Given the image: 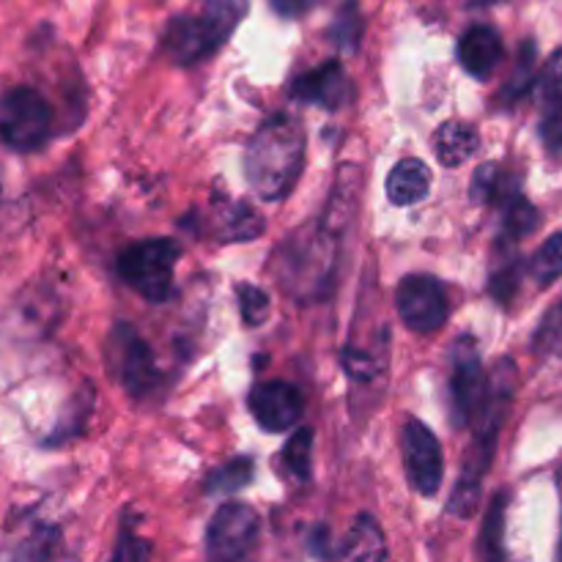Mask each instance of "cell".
<instances>
[{
	"instance_id": "cell-1",
	"label": "cell",
	"mask_w": 562,
	"mask_h": 562,
	"mask_svg": "<svg viewBox=\"0 0 562 562\" xmlns=\"http://www.w3.org/2000/svg\"><path fill=\"white\" fill-rule=\"evenodd\" d=\"M305 162V132L289 115L263 121L245 148V176L263 201H280L296 187Z\"/></svg>"
},
{
	"instance_id": "cell-2",
	"label": "cell",
	"mask_w": 562,
	"mask_h": 562,
	"mask_svg": "<svg viewBox=\"0 0 562 562\" xmlns=\"http://www.w3.org/2000/svg\"><path fill=\"white\" fill-rule=\"evenodd\" d=\"M181 250L173 239H146L126 247L119 258V272L143 300L165 302L173 291V272Z\"/></svg>"
},
{
	"instance_id": "cell-3",
	"label": "cell",
	"mask_w": 562,
	"mask_h": 562,
	"mask_svg": "<svg viewBox=\"0 0 562 562\" xmlns=\"http://www.w3.org/2000/svg\"><path fill=\"white\" fill-rule=\"evenodd\" d=\"M53 130L47 99L31 86H16L0 97V140L14 151H36Z\"/></svg>"
},
{
	"instance_id": "cell-4",
	"label": "cell",
	"mask_w": 562,
	"mask_h": 562,
	"mask_svg": "<svg viewBox=\"0 0 562 562\" xmlns=\"http://www.w3.org/2000/svg\"><path fill=\"white\" fill-rule=\"evenodd\" d=\"M228 38V33L206 11H198V14H179L168 22L162 47L173 64L192 66L217 53Z\"/></svg>"
},
{
	"instance_id": "cell-5",
	"label": "cell",
	"mask_w": 562,
	"mask_h": 562,
	"mask_svg": "<svg viewBox=\"0 0 562 562\" xmlns=\"http://www.w3.org/2000/svg\"><path fill=\"white\" fill-rule=\"evenodd\" d=\"M261 519L245 503H225L212 516L206 530V549L212 562H239L256 543Z\"/></svg>"
},
{
	"instance_id": "cell-6",
	"label": "cell",
	"mask_w": 562,
	"mask_h": 562,
	"mask_svg": "<svg viewBox=\"0 0 562 562\" xmlns=\"http://www.w3.org/2000/svg\"><path fill=\"white\" fill-rule=\"evenodd\" d=\"M401 322L415 333H434L450 316V302L442 283L431 274H409L395 291Z\"/></svg>"
},
{
	"instance_id": "cell-7",
	"label": "cell",
	"mask_w": 562,
	"mask_h": 562,
	"mask_svg": "<svg viewBox=\"0 0 562 562\" xmlns=\"http://www.w3.org/2000/svg\"><path fill=\"white\" fill-rule=\"evenodd\" d=\"M110 360H113L115 371H119L121 384L126 393L140 398L148 395L159 384V368L154 360V351L130 324H119L110 335Z\"/></svg>"
},
{
	"instance_id": "cell-8",
	"label": "cell",
	"mask_w": 562,
	"mask_h": 562,
	"mask_svg": "<svg viewBox=\"0 0 562 562\" xmlns=\"http://www.w3.org/2000/svg\"><path fill=\"white\" fill-rule=\"evenodd\" d=\"M401 445H404V464L409 483L423 497H434L445 477V456L439 439L434 437L426 423L409 420L404 426Z\"/></svg>"
},
{
	"instance_id": "cell-9",
	"label": "cell",
	"mask_w": 562,
	"mask_h": 562,
	"mask_svg": "<svg viewBox=\"0 0 562 562\" xmlns=\"http://www.w3.org/2000/svg\"><path fill=\"white\" fill-rule=\"evenodd\" d=\"M488 379L483 376L481 357H477L472 338L459 340L456 346V366L450 376V398H453L456 426H467L475 420L483 398H486Z\"/></svg>"
},
{
	"instance_id": "cell-10",
	"label": "cell",
	"mask_w": 562,
	"mask_h": 562,
	"mask_svg": "<svg viewBox=\"0 0 562 562\" xmlns=\"http://www.w3.org/2000/svg\"><path fill=\"white\" fill-rule=\"evenodd\" d=\"M250 412L269 434H283L302 417V395L285 382H263L252 387Z\"/></svg>"
},
{
	"instance_id": "cell-11",
	"label": "cell",
	"mask_w": 562,
	"mask_h": 562,
	"mask_svg": "<svg viewBox=\"0 0 562 562\" xmlns=\"http://www.w3.org/2000/svg\"><path fill=\"white\" fill-rule=\"evenodd\" d=\"M291 93H294V99H302V102L322 104L327 110H340L351 99V80L338 60H327V64L296 77Z\"/></svg>"
},
{
	"instance_id": "cell-12",
	"label": "cell",
	"mask_w": 562,
	"mask_h": 562,
	"mask_svg": "<svg viewBox=\"0 0 562 562\" xmlns=\"http://www.w3.org/2000/svg\"><path fill=\"white\" fill-rule=\"evenodd\" d=\"M459 60L472 77L486 80L503 60V38L488 25L470 27L459 42Z\"/></svg>"
},
{
	"instance_id": "cell-13",
	"label": "cell",
	"mask_w": 562,
	"mask_h": 562,
	"mask_svg": "<svg viewBox=\"0 0 562 562\" xmlns=\"http://www.w3.org/2000/svg\"><path fill=\"white\" fill-rule=\"evenodd\" d=\"M212 231L223 241H250L267 231L261 214L241 201H225L214 206Z\"/></svg>"
},
{
	"instance_id": "cell-14",
	"label": "cell",
	"mask_w": 562,
	"mask_h": 562,
	"mask_svg": "<svg viewBox=\"0 0 562 562\" xmlns=\"http://www.w3.org/2000/svg\"><path fill=\"white\" fill-rule=\"evenodd\" d=\"M431 190V170L423 159L406 157L390 170L387 176V198L395 206H412L420 203Z\"/></svg>"
},
{
	"instance_id": "cell-15",
	"label": "cell",
	"mask_w": 562,
	"mask_h": 562,
	"mask_svg": "<svg viewBox=\"0 0 562 562\" xmlns=\"http://www.w3.org/2000/svg\"><path fill=\"white\" fill-rule=\"evenodd\" d=\"M477 146H481V135L467 121H448L437 130L434 137V151L445 168H459L467 159L475 157Z\"/></svg>"
},
{
	"instance_id": "cell-16",
	"label": "cell",
	"mask_w": 562,
	"mask_h": 562,
	"mask_svg": "<svg viewBox=\"0 0 562 562\" xmlns=\"http://www.w3.org/2000/svg\"><path fill=\"white\" fill-rule=\"evenodd\" d=\"M346 562H387V541L373 516L360 514L344 541Z\"/></svg>"
},
{
	"instance_id": "cell-17",
	"label": "cell",
	"mask_w": 562,
	"mask_h": 562,
	"mask_svg": "<svg viewBox=\"0 0 562 562\" xmlns=\"http://www.w3.org/2000/svg\"><path fill=\"white\" fill-rule=\"evenodd\" d=\"M55 543H58V532L53 527L36 525L31 532L14 538L0 549V562H49Z\"/></svg>"
},
{
	"instance_id": "cell-18",
	"label": "cell",
	"mask_w": 562,
	"mask_h": 562,
	"mask_svg": "<svg viewBox=\"0 0 562 562\" xmlns=\"http://www.w3.org/2000/svg\"><path fill=\"white\" fill-rule=\"evenodd\" d=\"M505 494L492 499L481 532V558L483 562H505Z\"/></svg>"
},
{
	"instance_id": "cell-19",
	"label": "cell",
	"mask_w": 562,
	"mask_h": 562,
	"mask_svg": "<svg viewBox=\"0 0 562 562\" xmlns=\"http://www.w3.org/2000/svg\"><path fill=\"white\" fill-rule=\"evenodd\" d=\"M514 195H519L516 190H510L508 179H505L503 170L494 162L477 168L475 179H472V201L475 203H505Z\"/></svg>"
},
{
	"instance_id": "cell-20",
	"label": "cell",
	"mask_w": 562,
	"mask_h": 562,
	"mask_svg": "<svg viewBox=\"0 0 562 562\" xmlns=\"http://www.w3.org/2000/svg\"><path fill=\"white\" fill-rule=\"evenodd\" d=\"M252 475H256V464L250 459H234L214 470L206 481L209 494H234L250 486Z\"/></svg>"
},
{
	"instance_id": "cell-21",
	"label": "cell",
	"mask_w": 562,
	"mask_h": 562,
	"mask_svg": "<svg viewBox=\"0 0 562 562\" xmlns=\"http://www.w3.org/2000/svg\"><path fill=\"white\" fill-rule=\"evenodd\" d=\"M532 88H536V42H525L519 49L514 75L505 82L503 99L505 102H516V99H521Z\"/></svg>"
},
{
	"instance_id": "cell-22",
	"label": "cell",
	"mask_w": 562,
	"mask_h": 562,
	"mask_svg": "<svg viewBox=\"0 0 562 562\" xmlns=\"http://www.w3.org/2000/svg\"><path fill=\"white\" fill-rule=\"evenodd\" d=\"M362 27H366V22H362L360 5H357V0H349V3L340 5L333 27H329V38H333L340 49H357Z\"/></svg>"
},
{
	"instance_id": "cell-23",
	"label": "cell",
	"mask_w": 562,
	"mask_h": 562,
	"mask_svg": "<svg viewBox=\"0 0 562 562\" xmlns=\"http://www.w3.org/2000/svg\"><path fill=\"white\" fill-rule=\"evenodd\" d=\"M505 206V220L503 231L510 239H521V236L532 234L538 228V209L532 203H527L521 195H514L510 201L503 203Z\"/></svg>"
},
{
	"instance_id": "cell-24",
	"label": "cell",
	"mask_w": 562,
	"mask_h": 562,
	"mask_svg": "<svg viewBox=\"0 0 562 562\" xmlns=\"http://www.w3.org/2000/svg\"><path fill=\"white\" fill-rule=\"evenodd\" d=\"M311 456H313V431L311 428H300L294 437L285 445V467L296 481H311Z\"/></svg>"
},
{
	"instance_id": "cell-25",
	"label": "cell",
	"mask_w": 562,
	"mask_h": 562,
	"mask_svg": "<svg viewBox=\"0 0 562 562\" xmlns=\"http://www.w3.org/2000/svg\"><path fill=\"white\" fill-rule=\"evenodd\" d=\"M532 274L543 285L562 278V231L549 236L541 250L536 252V258H532Z\"/></svg>"
},
{
	"instance_id": "cell-26",
	"label": "cell",
	"mask_w": 562,
	"mask_h": 562,
	"mask_svg": "<svg viewBox=\"0 0 562 562\" xmlns=\"http://www.w3.org/2000/svg\"><path fill=\"white\" fill-rule=\"evenodd\" d=\"M236 296H239V307H241V318H245V324H250V327H261V324L269 318L267 291L250 283H239L236 285Z\"/></svg>"
},
{
	"instance_id": "cell-27",
	"label": "cell",
	"mask_w": 562,
	"mask_h": 562,
	"mask_svg": "<svg viewBox=\"0 0 562 562\" xmlns=\"http://www.w3.org/2000/svg\"><path fill=\"white\" fill-rule=\"evenodd\" d=\"M547 115L541 121V137L547 143L549 151H560L562 148V91L554 99H549Z\"/></svg>"
},
{
	"instance_id": "cell-28",
	"label": "cell",
	"mask_w": 562,
	"mask_h": 562,
	"mask_svg": "<svg viewBox=\"0 0 562 562\" xmlns=\"http://www.w3.org/2000/svg\"><path fill=\"white\" fill-rule=\"evenodd\" d=\"M536 88L547 102L562 91V47L543 64V71L536 77Z\"/></svg>"
},
{
	"instance_id": "cell-29",
	"label": "cell",
	"mask_w": 562,
	"mask_h": 562,
	"mask_svg": "<svg viewBox=\"0 0 562 562\" xmlns=\"http://www.w3.org/2000/svg\"><path fill=\"white\" fill-rule=\"evenodd\" d=\"M148 554H151V547L148 541L137 538L135 532L124 530L119 538V547H115L113 558L110 562H148Z\"/></svg>"
},
{
	"instance_id": "cell-30",
	"label": "cell",
	"mask_w": 562,
	"mask_h": 562,
	"mask_svg": "<svg viewBox=\"0 0 562 562\" xmlns=\"http://www.w3.org/2000/svg\"><path fill=\"white\" fill-rule=\"evenodd\" d=\"M488 289H492L494 300L503 302V305H508V302L514 300L516 289H519V267H516V263H508L505 269H499L497 274H492V283H488Z\"/></svg>"
},
{
	"instance_id": "cell-31",
	"label": "cell",
	"mask_w": 562,
	"mask_h": 562,
	"mask_svg": "<svg viewBox=\"0 0 562 562\" xmlns=\"http://www.w3.org/2000/svg\"><path fill=\"white\" fill-rule=\"evenodd\" d=\"M560 340H562V302L552 313H549L547 318H543L541 329H538L536 335V349L549 351L554 344H560Z\"/></svg>"
},
{
	"instance_id": "cell-32",
	"label": "cell",
	"mask_w": 562,
	"mask_h": 562,
	"mask_svg": "<svg viewBox=\"0 0 562 562\" xmlns=\"http://www.w3.org/2000/svg\"><path fill=\"white\" fill-rule=\"evenodd\" d=\"M269 3H272V9L278 11L280 16H285V20H294V16L307 14L316 0H269Z\"/></svg>"
},
{
	"instance_id": "cell-33",
	"label": "cell",
	"mask_w": 562,
	"mask_h": 562,
	"mask_svg": "<svg viewBox=\"0 0 562 562\" xmlns=\"http://www.w3.org/2000/svg\"><path fill=\"white\" fill-rule=\"evenodd\" d=\"M311 549L318 554V558H329V532L324 527H318L316 536H313Z\"/></svg>"
}]
</instances>
